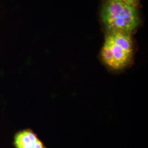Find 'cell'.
<instances>
[{
	"label": "cell",
	"mask_w": 148,
	"mask_h": 148,
	"mask_svg": "<svg viewBox=\"0 0 148 148\" xmlns=\"http://www.w3.org/2000/svg\"><path fill=\"white\" fill-rule=\"evenodd\" d=\"M131 34L110 32L106 34L99 57L101 63L112 74H120L133 63L135 48Z\"/></svg>",
	"instance_id": "cell-1"
},
{
	"label": "cell",
	"mask_w": 148,
	"mask_h": 148,
	"mask_svg": "<svg viewBox=\"0 0 148 148\" xmlns=\"http://www.w3.org/2000/svg\"><path fill=\"white\" fill-rule=\"evenodd\" d=\"M101 19L108 32L132 33L140 22L136 6L118 0H107L101 9Z\"/></svg>",
	"instance_id": "cell-2"
},
{
	"label": "cell",
	"mask_w": 148,
	"mask_h": 148,
	"mask_svg": "<svg viewBox=\"0 0 148 148\" xmlns=\"http://www.w3.org/2000/svg\"><path fill=\"white\" fill-rule=\"evenodd\" d=\"M13 144L16 148H47L37 134L29 128L16 133Z\"/></svg>",
	"instance_id": "cell-3"
},
{
	"label": "cell",
	"mask_w": 148,
	"mask_h": 148,
	"mask_svg": "<svg viewBox=\"0 0 148 148\" xmlns=\"http://www.w3.org/2000/svg\"><path fill=\"white\" fill-rule=\"evenodd\" d=\"M118 1H120L122 2H125L127 4H129V5H131L136 6L138 4V0H118Z\"/></svg>",
	"instance_id": "cell-4"
}]
</instances>
